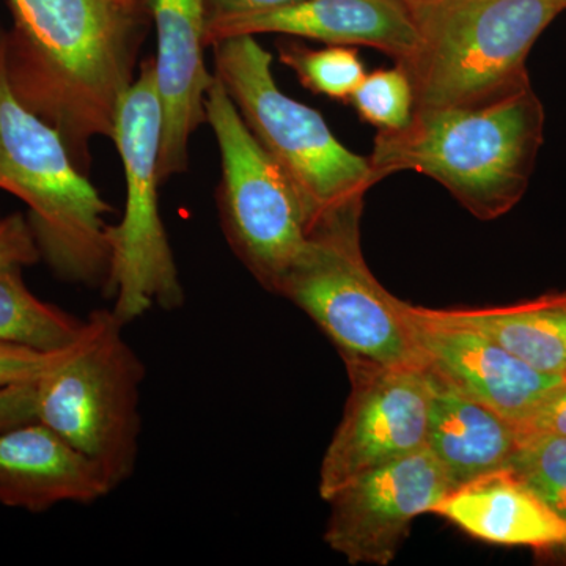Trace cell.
<instances>
[{
	"label": "cell",
	"instance_id": "obj_20",
	"mask_svg": "<svg viewBox=\"0 0 566 566\" xmlns=\"http://www.w3.org/2000/svg\"><path fill=\"white\" fill-rule=\"evenodd\" d=\"M279 57L307 91L334 102L349 103L367 74L353 46L327 44L323 50H314L290 40L279 44Z\"/></svg>",
	"mask_w": 566,
	"mask_h": 566
},
{
	"label": "cell",
	"instance_id": "obj_8",
	"mask_svg": "<svg viewBox=\"0 0 566 566\" xmlns=\"http://www.w3.org/2000/svg\"><path fill=\"white\" fill-rule=\"evenodd\" d=\"M363 212L357 208L319 223L277 294L322 327L346 364L423 367L408 303L387 292L365 262Z\"/></svg>",
	"mask_w": 566,
	"mask_h": 566
},
{
	"label": "cell",
	"instance_id": "obj_17",
	"mask_svg": "<svg viewBox=\"0 0 566 566\" xmlns=\"http://www.w3.org/2000/svg\"><path fill=\"white\" fill-rule=\"evenodd\" d=\"M428 375L431 401L427 449L444 469L452 491L506 469L520 442L516 424L457 392L430 371Z\"/></svg>",
	"mask_w": 566,
	"mask_h": 566
},
{
	"label": "cell",
	"instance_id": "obj_11",
	"mask_svg": "<svg viewBox=\"0 0 566 566\" xmlns=\"http://www.w3.org/2000/svg\"><path fill=\"white\" fill-rule=\"evenodd\" d=\"M452 491L444 469L423 449L354 476L329 499L324 542L349 564L386 566L417 516Z\"/></svg>",
	"mask_w": 566,
	"mask_h": 566
},
{
	"label": "cell",
	"instance_id": "obj_10",
	"mask_svg": "<svg viewBox=\"0 0 566 566\" xmlns=\"http://www.w3.org/2000/svg\"><path fill=\"white\" fill-rule=\"evenodd\" d=\"M346 365L352 395L324 453L323 501L354 476L427 449L431 381L424 367Z\"/></svg>",
	"mask_w": 566,
	"mask_h": 566
},
{
	"label": "cell",
	"instance_id": "obj_22",
	"mask_svg": "<svg viewBox=\"0 0 566 566\" xmlns=\"http://www.w3.org/2000/svg\"><path fill=\"white\" fill-rule=\"evenodd\" d=\"M348 104L378 132H397L411 122L415 93L405 71L395 65L365 74Z\"/></svg>",
	"mask_w": 566,
	"mask_h": 566
},
{
	"label": "cell",
	"instance_id": "obj_6",
	"mask_svg": "<svg viewBox=\"0 0 566 566\" xmlns=\"http://www.w3.org/2000/svg\"><path fill=\"white\" fill-rule=\"evenodd\" d=\"M125 326L112 308L93 311L35 382L36 420L98 465L114 490L136 471L147 375Z\"/></svg>",
	"mask_w": 566,
	"mask_h": 566
},
{
	"label": "cell",
	"instance_id": "obj_24",
	"mask_svg": "<svg viewBox=\"0 0 566 566\" xmlns=\"http://www.w3.org/2000/svg\"><path fill=\"white\" fill-rule=\"evenodd\" d=\"M41 260L28 218L0 212V266H32Z\"/></svg>",
	"mask_w": 566,
	"mask_h": 566
},
{
	"label": "cell",
	"instance_id": "obj_21",
	"mask_svg": "<svg viewBox=\"0 0 566 566\" xmlns=\"http://www.w3.org/2000/svg\"><path fill=\"white\" fill-rule=\"evenodd\" d=\"M506 469L566 523V436H520Z\"/></svg>",
	"mask_w": 566,
	"mask_h": 566
},
{
	"label": "cell",
	"instance_id": "obj_16",
	"mask_svg": "<svg viewBox=\"0 0 566 566\" xmlns=\"http://www.w3.org/2000/svg\"><path fill=\"white\" fill-rule=\"evenodd\" d=\"M431 513L493 545L566 547V523L510 469L479 476L450 491Z\"/></svg>",
	"mask_w": 566,
	"mask_h": 566
},
{
	"label": "cell",
	"instance_id": "obj_25",
	"mask_svg": "<svg viewBox=\"0 0 566 566\" xmlns=\"http://www.w3.org/2000/svg\"><path fill=\"white\" fill-rule=\"evenodd\" d=\"M516 428L520 436H566V378L547 390Z\"/></svg>",
	"mask_w": 566,
	"mask_h": 566
},
{
	"label": "cell",
	"instance_id": "obj_3",
	"mask_svg": "<svg viewBox=\"0 0 566 566\" xmlns=\"http://www.w3.org/2000/svg\"><path fill=\"white\" fill-rule=\"evenodd\" d=\"M415 46L395 63L416 109L471 107L532 84L527 57L562 11L556 0H405Z\"/></svg>",
	"mask_w": 566,
	"mask_h": 566
},
{
	"label": "cell",
	"instance_id": "obj_18",
	"mask_svg": "<svg viewBox=\"0 0 566 566\" xmlns=\"http://www.w3.org/2000/svg\"><path fill=\"white\" fill-rule=\"evenodd\" d=\"M442 322L488 335L547 375H566V290L494 307L427 308Z\"/></svg>",
	"mask_w": 566,
	"mask_h": 566
},
{
	"label": "cell",
	"instance_id": "obj_12",
	"mask_svg": "<svg viewBox=\"0 0 566 566\" xmlns=\"http://www.w3.org/2000/svg\"><path fill=\"white\" fill-rule=\"evenodd\" d=\"M423 367L453 390L510 422L523 420L564 376L536 370L488 335L406 304Z\"/></svg>",
	"mask_w": 566,
	"mask_h": 566
},
{
	"label": "cell",
	"instance_id": "obj_29",
	"mask_svg": "<svg viewBox=\"0 0 566 566\" xmlns=\"http://www.w3.org/2000/svg\"><path fill=\"white\" fill-rule=\"evenodd\" d=\"M565 378H566V375H565Z\"/></svg>",
	"mask_w": 566,
	"mask_h": 566
},
{
	"label": "cell",
	"instance_id": "obj_2",
	"mask_svg": "<svg viewBox=\"0 0 566 566\" xmlns=\"http://www.w3.org/2000/svg\"><path fill=\"white\" fill-rule=\"evenodd\" d=\"M545 123L527 84L482 106L416 109L405 128L376 134L368 161L379 181L408 170L427 175L474 218L494 221L527 192Z\"/></svg>",
	"mask_w": 566,
	"mask_h": 566
},
{
	"label": "cell",
	"instance_id": "obj_13",
	"mask_svg": "<svg viewBox=\"0 0 566 566\" xmlns=\"http://www.w3.org/2000/svg\"><path fill=\"white\" fill-rule=\"evenodd\" d=\"M158 54L156 81L163 107L161 180L189 167V142L207 123V93L214 73L205 63L207 0H148Z\"/></svg>",
	"mask_w": 566,
	"mask_h": 566
},
{
	"label": "cell",
	"instance_id": "obj_27",
	"mask_svg": "<svg viewBox=\"0 0 566 566\" xmlns=\"http://www.w3.org/2000/svg\"><path fill=\"white\" fill-rule=\"evenodd\" d=\"M297 2L301 0H207V24L266 13Z\"/></svg>",
	"mask_w": 566,
	"mask_h": 566
},
{
	"label": "cell",
	"instance_id": "obj_7",
	"mask_svg": "<svg viewBox=\"0 0 566 566\" xmlns=\"http://www.w3.org/2000/svg\"><path fill=\"white\" fill-rule=\"evenodd\" d=\"M111 139L120 153L126 200L120 222L111 227V270L104 292L114 300V314L128 324L153 307L177 311L185 303L159 211L163 107L155 59L140 63L136 81L123 95Z\"/></svg>",
	"mask_w": 566,
	"mask_h": 566
},
{
	"label": "cell",
	"instance_id": "obj_23",
	"mask_svg": "<svg viewBox=\"0 0 566 566\" xmlns=\"http://www.w3.org/2000/svg\"><path fill=\"white\" fill-rule=\"evenodd\" d=\"M59 352H40L0 340V390L39 381Z\"/></svg>",
	"mask_w": 566,
	"mask_h": 566
},
{
	"label": "cell",
	"instance_id": "obj_28",
	"mask_svg": "<svg viewBox=\"0 0 566 566\" xmlns=\"http://www.w3.org/2000/svg\"><path fill=\"white\" fill-rule=\"evenodd\" d=\"M556 2L560 3V6L566 10V0H556Z\"/></svg>",
	"mask_w": 566,
	"mask_h": 566
},
{
	"label": "cell",
	"instance_id": "obj_26",
	"mask_svg": "<svg viewBox=\"0 0 566 566\" xmlns=\"http://www.w3.org/2000/svg\"><path fill=\"white\" fill-rule=\"evenodd\" d=\"M35 419V382L0 390V430Z\"/></svg>",
	"mask_w": 566,
	"mask_h": 566
},
{
	"label": "cell",
	"instance_id": "obj_1",
	"mask_svg": "<svg viewBox=\"0 0 566 566\" xmlns=\"http://www.w3.org/2000/svg\"><path fill=\"white\" fill-rule=\"evenodd\" d=\"M2 59L13 95L65 140L87 174L91 145L112 136L136 81L140 0H7Z\"/></svg>",
	"mask_w": 566,
	"mask_h": 566
},
{
	"label": "cell",
	"instance_id": "obj_9",
	"mask_svg": "<svg viewBox=\"0 0 566 566\" xmlns=\"http://www.w3.org/2000/svg\"><path fill=\"white\" fill-rule=\"evenodd\" d=\"M205 106L221 153L218 207L223 234L249 273L277 294L311 238L307 216L216 74Z\"/></svg>",
	"mask_w": 566,
	"mask_h": 566
},
{
	"label": "cell",
	"instance_id": "obj_14",
	"mask_svg": "<svg viewBox=\"0 0 566 566\" xmlns=\"http://www.w3.org/2000/svg\"><path fill=\"white\" fill-rule=\"evenodd\" d=\"M277 35L322 41L335 46H367L395 63L415 46V28L405 0H301L283 9L208 22L207 48L234 35Z\"/></svg>",
	"mask_w": 566,
	"mask_h": 566
},
{
	"label": "cell",
	"instance_id": "obj_4",
	"mask_svg": "<svg viewBox=\"0 0 566 566\" xmlns=\"http://www.w3.org/2000/svg\"><path fill=\"white\" fill-rule=\"evenodd\" d=\"M0 31V189L28 205L41 260L73 285H106L114 207L77 167L50 123L18 102L3 70Z\"/></svg>",
	"mask_w": 566,
	"mask_h": 566
},
{
	"label": "cell",
	"instance_id": "obj_15",
	"mask_svg": "<svg viewBox=\"0 0 566 566\" xmlns=\"http://www.w3.org/2000/svg\"><path fill=\"white\" fill-rule=\"evenodd\" d=\"M112 491L98 465L40 420L0 430V505L43 513Z\"/></svg>",
	"mask_w": 566,
	"mask_h": 566
},
{
	"label": "cell",
	"instance_id": "obj_19",
	"mask_svg": "<svg viewBox=\"0 0 566 566\" xmlns=\"http://www.w3.org/2000/svg\"><path fill=\"white\" fill-rule=\"evenodd\" d=\"M21 266H0V340L59 352L81 333L84 319L41 301L25 285Z\"/></svg>",
	"mask_w": 566,
	"mask_h": 566
},
{
	"label": "cell",
	"instance_id": "obj_5",
	"mask_svg": "<svg viewBox=\"0 0 566 566\" xmlns=\"http://www.w3.org/2000/svg\"><path fill=\"white\" fill-rule=\"evenodd\" d=\"M214 74L264 150L289 178L307 216L319 223L364 208L379 180L370 161L342 144L323 115L279 88L273 55L253 35L212 44Z\"/></svg>",
	"mask_w": 566,
	"mask_h": 566
}]
</instances>
